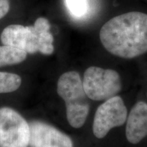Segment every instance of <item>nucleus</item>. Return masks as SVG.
Listing matches in <instances>:
<instances>
[{"mask_svg":"<svg viewBox=\"0 0 147 147\" xmlns=\"http://www.w3.org/2000/svg\"><path fill=\"white\" fill-rule=\"evenodd\" d=\"M29 123L9 107L0 108V147H28Z\"/></svg>","mask_w":147,"mask_h":147,"instance_id":"39448f33","label":"nucleus"},{"mask_svg":"<svg viewBox=\"0 0 147 147\" xmlns=\"http://www.w3.org/2000/svg\"><path fill=\"white\" fill-rule=\"evenodd\" d=\"M57 90L65 102L69 124L74 128H80L87 120L90 106L80 74L75 71L63 73L59 78Z\"/></svg>","mask_w":147,"mask_h":147,"instance_id":"7ed1b4c3","label":"nucleus"},{"mask_svg":"<svg viewBox=\"0 0 147 147\" xmlns=\"http://www.w3.org/2000/svg\"><path fill=\"white\" fill-rule=\"evenodd\" d=\"M47 18L40 17L32 26L8 25L1 32L0 39L3 45L11 46L29 54L40 52L50 55L54 52V38Z\"/></svg>","mask_w":147,"mask_h":147,"instance_id":"f03ea898","label":"nucleus"},{"mask_svg":"<svg viewBox=\"0 0 147 147\" xmlns=\"http://www.w3.org/2000/svg\"><path fill=\"white\" fill-rule=\"evenodd\" d=\"M27 53L17 48L8 45L0 46V67L15 65L26 59Z\"/></svg>","mask_w":147,"mask_h":147,"instance_id":"1a4fd4ad","label":"nucleus"},{"mask_svg":"<svg viewBox=\"0 0 147 147\" xmlns=\"http://www.w3.org/2000/svg\"><path fill=\"white\" fill-rule=\"evenodd\" d=\"M125 134L127 140L134 144L147 136V103L139 102L132 108L127 121Z\"/></svg>","mask_w":147,"mask_h":147,"instance_id":"6e6552de","label":"nucleus"},{"mask_svg":"<svg viewBox=\"0 0 147 147\" xmlns=\"http://www.w3.org/2000/svg\"><path fill=\"white\" fill-rule=\"evenodd\" d=\"M21 77L16 74L0 71V94L12 93L21 87Z\"/></svg>","mask_w":147,"mask_h":147,"instance_id":"9d476101","label":"nucleus"},{"mask_svg":"<svg viewBox=\"0 0 147 147\" xmlns=\"http://www.w3.org/2000/svg\"><path fill=\"white\" fill-rule=\"evenodd\" d=\"M65 3L69 12L74 16L80 17L87 12V0H65Z\"/></svg>","mask_w":147,"mask_h":147,"instance_id":"9b49d317","label":"nucleus"},{"mask_svg":"<svg viewBox=\"0 0 147 147\" xmlns=\"http://www.w3.org/2000/svg\"><path fill=\"white\" fill-rule=\"evenodd\" d=\"M29 127L30 147H73L70 138L50 124L35 121Z\"/></svg>","mask_w":147,"mask_h":147,"instance_id":"0eeeda50","label":"nucleus"},{"mask_svg":"<svg viewBox=\"0 0 147 147\" xmlns=\"http://www.w3.org/2000/svg\"><path fill=\"white\" fill-rule=\"evenodd\" d=\"M103 47L115 56L132 59L147 52V14L129 12L117 16L100 32Z\"/></svg>","mask_w":147,"mask_h":147,"instance_id":"f257e3e1","label":"nucleus"},{"mask_svg":"<svg viewBox=\"0 0 147 147\" xmlns=\"http://www.w3.org/2000/svg\"><path fill=\"white\" fill-rule=\"evenodd\" d=\"M127 110L121 97L114 96L97 108L93 123V132L97 138H103L112 129L123 125L127 120Z\"/></svg>","mask_w":147,"mask_h":147,"instance_id":"423d86ee","label":"nucleus"},{"mask_svg":"<svg viewBox=\"0 0 147 147\" xmlns=\"http://www.w3.org/2000/svg\"><path fill=\"white\" fill-rule=\"evenodd\" d=\"M10 10V2L8 0H0V19L6 15Z\"/></svg>","mask_w":147,"mask_h":147,"instance_id":"f8f14e48","label":"nucleus"},{"mask_svg":"<svg viewBox=\"0 0 147 147\" xmlns=\"http://www.w3.org/2000/svg\"><path fill=\"white\" fill-rule=\"evenodd\" d=\"M82 84L86 94L94 101L107 100L121 91L120 76L115 70L91 66L84 74Z\"/></svg>","mask_w":147,"mask_h":147,"instance_id":"20e7f679","label":"nucleus"}]
</instances>
